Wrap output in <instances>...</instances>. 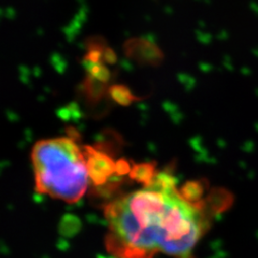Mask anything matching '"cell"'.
<instances>
[{"label":"cell","mask_w":258,"mask_h":258,"mask_svg":"<svg viewBox=\"0 0 258 258\" xmlns=\"http://www.w3.org/2000/svg\"><path fill=\"white\" fill-rule=\"evenodd\" d=\"M104 216L108 251L116 258H192L207 224L204 206L167 172L111 201Z\"/></svg>","instance_id":"obj_1"},{"label":"cell","mask_w":258,"mask_h":258,"mask_svg":"<svg viewBox=\"0 0 258 258\" xmlns=\"http://www.w3.org/2000/svg\"><path fill=\"white\" fill-rule=\"evenodd\" d=\"M31 161L37 191L66 203L84 196L91 179L88 156L75 139L57 137L38 141Z\"/></svg>","instance_id":"obj_2"}]
</instances>
